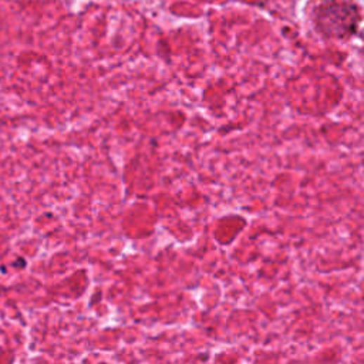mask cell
Segmentation results:
<instances>
[{
  "label": "cell",
  "instance_id": "cell-1",
  "mask_svg": "<svg viewBox=\"0 0 364 364\" xmlns=\"http://www.w3.org/2000/svg\"><path fill=\"white\" fill-rule=\"evenodd\" d=\"M312 20L316 30L327 39H346L357 32L360 11L354 0H320Z\"/></svg>",
  "mask_w": 364,
  "mask_h": 364
}]
</instances>
